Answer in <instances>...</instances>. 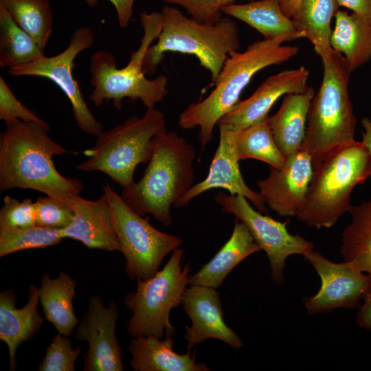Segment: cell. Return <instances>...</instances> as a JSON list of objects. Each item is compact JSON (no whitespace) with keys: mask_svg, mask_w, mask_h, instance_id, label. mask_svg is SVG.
<instances>
[{"mask_svg":"<svg viewBox=\"0 0 371 371\" xmlns=\"http://www.w3.org/2000/svg\"><path fill=\"white\" fill-rule=\"evenodd\" d=\"M173 336L164 339L155 336L133 337L128 350L129 364L134 371H209L204 363H197L190 350L178 354L173 350Z\"/></svg>","mask_w":371,"mask_h":371,"instance_id":"obj_21","label":"cell"},{"mask_svg":"<svg viewBox=\"0 0 371 371\" xmlns=\"http://www.w3.org/2000/svg\"><path fill=\"white\" fill-rule=\"evenodd\" d=\"M215 202L223 213L233 214L243 223L260 249L269 261L271 275L278 284L284 282L286 260L291 255L304 256L313 249V243L298 234H291L282 223L263 215L253 208L247 199L242 195H232L219 192Z\"/></svg>","mask_w":371,"mask_h":371,"instance_id":"obj_12","label":"cell"},{"mask_svg":"<svg viewBox=\"0 0 371 371\" xmlns=\"http://www.w3.org/2000/svg\"><path fill=\"white\" fill-rule=\"evenodd\" d=\"M181 304L191 321V326H186L184 335L188 350L210 338L234 348L243 346L240 337L224 321L222 303L216 288L190 284L184 291Z\"/></svg>","mask_w":371,"mask_h":371,"instance_id":"obj_17","label":"cell"},{"mask_svg":"<svg viewBox=\"0 0 371 371\" xmlns=\"http://www.w3.org/2000/svg\"><path fill=\"white\" fill-rule=\"evenodd\" d=\"M139 19L144 29L141 44L124 67L117 68L115 57L109 52L98 50L91 56L89 70L93 89L89 99L95 106L111 101L121 109L122 100L128 98L132 102L141 100L146 109L155 108L168 94L166 76L160 74L150 80L143 71L146 52L162 29L161 13L142 12Z\"/></svg>","mask_w":371,"mask_h":371,"instance_id":"obj_5","label":"cell"},{"mask_svg":"<svg viewBox=\"0 0 371 371\" xmlns=\"http://www.w3.org/2000/svg\"><path fill=\"white\" fill-rule=\"evenodd\" d=\"M166 4L179 5L200 22L214 23L223 17V8L236 0H162Z\"/></svg>","mask_w":371,"mask_h":371,"instance_id":"obj_37","label":"cell"},{"mask_svg":"<svg viewBox=\"0 0 371 371\" xmlns=\"http://www.w3.org/2000/svg\"><path fill=\"white\" fill-rule=\"evenodd\" d=\"M269 168V175L256 181L260 194L278 215L296 217L304 208L313 172L311 155L301 148L286 157L281 168Z\"/></svg>","mask_w":371,"mask_h":371,"instance_id":"obj_15","label":"cell"},{"mask_svg":"<svg viewBox=\"0 0 371 371\" xmlns=\"http://www.w3.org/2000/svg\"><path fill=\"white\" fill-rule=\"evenodd\" d=\"M190 263L183 265V249H175L164 268L148 280H137V288L124 298L132 313L127 332L132 337L174 336L175 328L170 322V313L181 304L189 284Z\"/></svg>","mask_w":371,"mask_h":371,"instance_id":"obj_9","label":"cell"},{"mask_svg":"<svg viewBox=\"0 0 371 371\" xmlns=\"http://www.w3.org/2000/svg\"><path fill=\"white\" fill-rule=\"evenodd\" d=\"M81 352L80 346L75 349L72 348L69 336L58 333L52 339L37 370L74 371L76 359Z\"/></svg>","mask_w":371,"mask_h":371,"instance_id":"obj_33","label":"cell"},{"mask_svg":"<svg viewBox=\"0 0 371 371\" xmlns=\"http://www.w3.org/2000/svg\"><path fill=\"white\" fill-rule=\"evenodd\" d=\"M89 7H94L98 0H85ZM114 6L116 11L117 21L122 28L128 26L133 11L135 0H109Z\"/></svg>","mask_w":371,"mask_h":371,"instance_id":"obj_38","label":"cell"},{"mask_svg":"<svg viewBox=\"0 0 371 371\" xmlns=\"http://www.w3.org/2000/svg\"><path fill=\"white\" fill-rule=\"evenodd\" d=\"M218 128L220 140L207 177L193 185L175 207L186 205L191 200L211 189L223 188L230 194L245 196L259 211L267 212L266 204L260 193L249 188L243 178L236 150L235 131Z\"/></svg>","mask_w":371,"mask_h":371,"instance_id":"obj_18","label":"cell"},{"mask_svg":"<svg viewBox=\"0 0 371 371\" xmlns=\"http://www.w3.org/2000/svg\"><path fill=\"white\" fill-rule=\"evenodd\" d=\"M166 131L163 112L146 109L141 117L133 115L115 127L103 131L95 145L84 152L87 157L76 168L83 172L100 171L122 188L133 184L140 164H148L153 152V139Z\"/></svg>","mask_w":371,"mask_h":371,"instance_id":"obj_8","label":"cell"},{"mask_svg":"<svg viewBox=\"0 0 371 371\" xmlns=\"http://www.w3.org/2000/svg\"><path fill=\"white\" fill-rule=\"evenodd\" d=\"M315 94L312 87H308L303 92L286 94L278 111L269 117L274 140L285 157L302 148L308 109Z\"/></svg>","mask_w":371,"mask_h":371,"instance_id":"obj_22","label":"cell"},{"mask_svg":"<svg viewBox=\"0 0 371 371\" xmlns=\"http://www.w3.org/2000/svg\"><path fill=\"white\" fill-rule=\"evenodd\" d=\"M295 39L291 36L264 38L254 42L244 52L229 53L212 82L213 90L203 100L190 103L179 115V126L183 129L198 126L203 150L212 139L215 126L239 102L243 91L253 76L267 67L288 61L299 53L297 46L283 45Z\"/></svg>","mask_w":371,"mask_h":371,"instance_id":"obj_2","label":"cell"},{"mask_svg":"<svg viewBox=\"0 0 371 371\" xmlns=\"http://www.w3.org/2000/svg\"><path fill=\"white\" fill-rule=\"evenodd\" d=\"M119 310L115 302L105 306L100 295L89 297L88 308L75 330L78 341L89 348L83 355L84 371H122V352L115 333Z\"/></svg>","mask_w":371,"mask_h":371,"instance_id":"obj_14","label":"cell"},{"mask_svg":"<svg viewBox=\"0 0 371 371\" xmlns=\"http://www.w3.org/2000/svg\"><path fill=\"white\" fill-rule=\"evenodd\" d=\"M356 322L359 326L371 331V289L367 291L363 304L359 307Z\"/></svg>","mask_w":371,"mask_h":371,"instance_id":"obj_40","label":"cell"},{"mask_svg":"<svg viewBox=\"0 0 371 371\" xmlns=\"http://www.w3.org/2000/svg\"><path fill=\"white\" fill-rule=\"evenodd\" d=\"M195 155L194 146L176 132L159 134L143 177L123 188L122 198L139 215L150 214L163 225H170L171 207L193 186Z\"/></svg>","mask_w":371,"mask_h":371,"instance_id":"obj_3","label":"cell"},{"mask_svg":"<svg viewBox=\"0 0 371 371\" xmlns=\"http://www.w3.org/2000/svg\"><path fill=\"white\" fill-rule=\"evenodd\" d=\"M335 19L330 45L344 57L352 72L371 60V22L339 10Z\"/></svg>","mask_w":371,"mask_h":371,"instance_id":"obj_25","label":"cell"},{"mask_svg":"<svg viewBox=\"0 0 371 371\" xmlns=\"http://www.w3.org/2000/svg\"><path fill=\"white\" fill-rule=\"evenodd\" d=\"M34 203L36 225L61 229L73 221L74 212L64 201L46 195L39 196Z\"/></svg>","mask_w":371,"mask_h":371,"instance_id":"obj_35","label":"cell"},{"mask_svg":"<svg viewBox=\"0 0 371 371\" xmlns=\"http://www.w3.org/2000/svg\"><path fill=\"white\" fill-rule=\"evenodd\" d=\"M16 302V295L12 289L0 292V340L8 347L10 370L16 368L19 346L38 333L44 320L38 312V289L35 285L29 286L25 305L17 308Z\"/></svg>","mask_w":371,"mask_h":371,"instance_id":"obj_20","label":"cell"},{"mask_svg":"<svg viewBox=\"0 0 371 371\" xmlns=\"http://www.w3.org/2000/svg\"><path fill=\"white\" fill-rule=\"evenodd\" d=\"M14 21L44 49L53 30L49 0H0Z\"/></svg>","mask_w":371,"mask_h":371,"instance_id":"obj_31","label":"cell"},{"mask_svg":"<svg viewBox=\"0 0 371 371\" xmlns=\"http://www.w3.org/2000/svg\"><path fill=\"white\" fill-rule=\"evenodd\" d=\"M64 202L74 211V216L69 226L60 229L63 238L78 240L89 249L120 251L111 206L104 192L95 201L75 194Z\"/></svg>","mask_w":371,"mask_h":371,"instance_id":"obj_19","label":"cell"},{"mask_svg":"<svg viewBox=\"0 0 371 371\" xmlns=\"http://www.w3.org/2000/svg\"><path fill=\"white\" fill-rule=\"evenodd\" d=\"M43 55L44 49L0 5V66L13 69L32 63Z\"/></svg>","mask_w":371,"mask_h":371,"instance_id":"obj_29","label":"cell"},{"mask_svg":"<svg viewBox=\"0 0 371 371\" xmlns=\"http://www.w3.org/2000/svg\"><path fill=\"white\" fill-rule=\"evenodd\" d=\"M63 239L60 229L36 225L22 229L0 230V257L22 250L54 246Z\"/></svg>","mask_w":371,"mask_h":371,"instance_id":"obj_32","label":"cell"},{"mask_svg":"<svg viewBox=\"0 0 371 371\" xmlns=\"http://www.w3.org/2000/svg\"><path fill=\"white\" fill-rule=\"evenodd\" d=\"M260 250L246 225L236 218L229 239L208 262L190 275L189 284L217 289L237 265Z\"/></svg>","mask_w":371,"mask_h":371,"instance_id":"obj_23","label":"cell"},{"mask_svg":"<svg viewBox=\"0 0 371 371\" xmlns=\"http://www.w3.org/2000/svg\"><path fill=\"white\" fill-rule=\"evenodd\" d=\"M0 119L5 123L19 120L34 122L49 131L47 122L23 105L16 97L4 78L0 76Z\"/></svg>","mask_w":371,"mask_h":371,"instance_id":"obj_36","label":"cell"},{"mask_svg":"<svg viewBox=\"0 0 371 371\" xmlns=\"http://www.w3.org/2000/svg\"><path fill=\"white\" fill-rule=\"evenodd\" d=\"M321 279L317 293L308 297L305 306L310 314L327 313L339 308L359 306L371 289V276L354 262H334L313 249L304 255Z\"/></svg>","mask_w":371,"mask_h":371,"instance_id":"obj_13","label":"cell"},{"mask_svg":"<svg viewBox=\"0 0 371 371\" xmlns=\"http://www.w3.org/2000/svg\"><path fill=\"white\" fill-rule=\"evenodd\" d=\"M339 8L337 0H302L291 18L295 29L312 43L322 62L329 57L333 50L331 21Z\"/></svg>","mask_w":371,"mask_h":371,"instance_id":"obj_27","label":"cell"},{"mask_svg":"<svg viewBox=\"0 0 371 371\" xmlns=\"http://www.w3.org/2000/svg\"><path fill=\"white\" fill-rule=\"evenodd\" d=\"M223 14L238 19L256 30L265 39L281 36L304 38L291 18L283 12L280 0L252 1L244 4H231L223 8Z\"/></svg>","mask_w":371,"mask_h":371,"instance_id":"obj_26","label":"cell"},{"mask_svg":"<svg viewBox=\"0 0 371 371\" xmlns=\"http://www.w3.org/2000/svg\"><path fill=\"white\" fill-rule=\"evenodd\" d=\"M161 13V31L144 60L146 75L153 74L165 54L172 52L195 56L210 71L213 82L229 53L240 49L238 25L229 17L223 16L214 23L200 22L168 5L162 8Z\"/></svg>","mask_w":371,"mask_h":371,"instance_id":"obj_4","label":"cell"},{"mask_svg":"<svg viewBox=\"0 0 371 371\" xmlns=\"http://www.w3.org/2000/svg\"><path fill=\"white\" fill-rule=\"evenodd\" d=\"M308 78L309 70L303 65L270 76L250 97L238 102L222 117L217 125L237 131L262 121L280 97L304 91L308 87Z\"/></svg>","mask_w":371,"mask_h":371,"instance_id":"obj_16","label":"cell"},{"mask_svg":"<svg viewBox=\"0 0 371 371\" xmlns=\"http://www.w3.org/2000/svg\"><path fill=\"white\" fill-rule=\"evenodd\" d=\"M361 124L364 129L361 142L371 155V120L366 117H362Z\"/></svg>","mask_w":371,"mask_h":371,"instance_id":"obj_41","label":"cell"},{"mask_svg":"<svg viewBox=\"0 0 371 371\" xmlns=\"http://www.w3.org/2000/svg\"><path fill=\"white\" fill-rule=\"evenodd\" d=\"M302 1V0H280L283 12L290 18L296 14Z\"/></svg>","mask_w":371,"mask_h":371,"instance_id":"obj_42","label":"cell"},{"mask_svg":"<svg viewBox=\"0 0 371 371\" xmlns=\"http://www.w3.org/2000/svg\"><path fill=\"white\" fill-rule=\"evenodd\" d=\"M94 34L89 27L74 30L67 47L57 55L37 60L22 66L8 69L14 76H36L49 79L65 93L71 105L74 120L82 131L98 137L104 131L89 110L80 87L73 75L74 60L82 51L91 47Z\"/></svg>","mask_w":371,"mask_h":371,"instance_id":"obj_11","label":"cell"},{"mask_svg":"<svg viewBox=\"0 0 371 371\" xmlns=\"http://www.w3.org/2000/svg\"><path fill=\"white\" fill-rule=\"evenodd\" d=\"M323 77L312 99L302 148L313 168L337 148L355 141L357 120L348 92L351 71L344 57L332 50L322 62Z\"/></svg>","mask_w":371,"mask_h":371,"instance_id":"obj_6","label":"cell"},{"mask_svg":"<svg viewBox=\"0 0 371 371\" xmlns=\"http://www.w3.org/2000/svg\"><path fill=\"white\" fill-rule=\"evenodd\" d=\"M235 144L239 161L254 159L276 168H281L285 163L286 157L273 137L269 117L249 127L235 131Z\"/></svg>","mask_w":371,"mask_h":371,"instance_id":"obj_30","label":"cell"},{"mask_svg":"<svg viewBox=\"0 0 371 371\" xmlns=\"http://www.w3.org/2000/svg\"><path fill=\"white\" fill-rule=\"evenodd\" d=\"M103 191L111 206L127 276L135 280L150 278L159 270L164 258L179 248L183 240L155 228L132 210L108 183L104 185Z\"/></svg>","mask_w":371,"mask_h":371,"instance_id":"obj_10","label":"cell"},{"mask_svg":"<svg viewBox=\"0 0 371 371\" xmlns=\"http://www.w3.org/2000/svg\"><path fill=\"white\" fill-rule=\"evenodd\" d=\"M43 127L19 120L5 123L0 135V190L32 189L60 201L80 194L78 178L65 177L56 168L53 157L67 150Z\"/></svg>","mask_w":371,"mask_h":371,"instance_id":"obj_1","label":"cell"},{"mask_svg":"<svg viewBox=\"0 0 371 371\" xmlns=\"http://www.w3.org/2000/svg\"><path fill=\"white\" fill-rule=\"evenodd\" d=\"M351 222L341 235L340 253L371 276V200L351 206Z\"/></svg>","mask_w":371,"mask_h":371,"instance_id":"obj_28","label":"cell"},{"mask_svg":"<svg viewBox=\"0 0 371 371\" xmlns=\"http://www.w3.org/2000/svg\"><path fill=\"white\" fill-rule=\"evenodd\" d=\"M339 7L346 8L371 22V0H337Z\"/></svg>","mask_w":371,"mask_h":371,"instance_id":"obj_39","label":"cell"},{"mask_svg":"<svg viewBox=\"0 0 371 371\" xmlns=\"http://www.w3.org/2000/svg\"><path fill=\"white\" fill-rule=\"evenodd\" d=\"M76 287V281L64 271L55 278L43 273L38 287L45 319L65 336H70L79 322L73 306Z\"/></svg>","mask_w":371,"mask_h":371,"instance_id":"obj_24","label":"cell"},{"mask_svg":"<svg viewBox=\"0 0 371 371\" xmlns=\"http://www.w3.org/2000/svg\"><path fill=\"white\" fill-rule=\"evenodd\" d=\"M36 225V206L30 199L19 201L5 196L0 210V230H11Z\"/></svg>","mask_w":371,"mask_h":371,"instance_id":"obj_34","label":"cell"},{"mask_svg":"<svg viewBox=\"0 0 371 371\" xmlns=\"http://www.w3.org/2000/svg\"><path fill=\"white\" fill-rule=\"evenodd\" d=\"M371 177V155L353 141L328 154L315 168L303 210L296 218L317 229L330 228L352 206L355 187Z\"/></svg>","mask_w":371,"mask_h":371,"instance_id":"obj_7","label":"cell"}]
</instances>
